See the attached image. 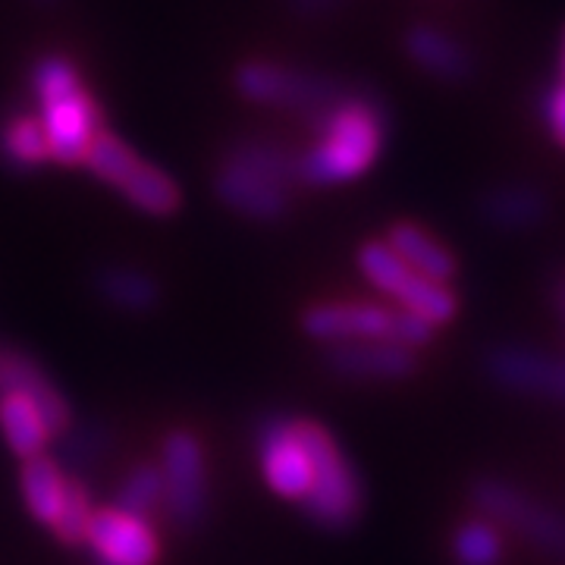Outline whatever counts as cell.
<instances>
[{
    "label": "cell",
    "mask_w": 565,
    "mask_h": 565,
    "mask_svg": "<svg viewBox=\"0 0 565 565\" xmlns=\"http://www.w3.org/2000/svg\"><path fill=\"white\" fill-rule=\"evenodd\" d=\"M311 122L321 139L299 161V180L311 185L355 180L377 161L384 141V114L374 102L340 95L333 104L315 110Z\"/></svg>",
    "instance_id": "cell-1"
},
{
    "label": "cell",
    "mask_w": 565,
    "mask_h": 565,
    "mask_svg": "<svg viewBox=\"0 0 565 565\" xmlns=\"http://www.w3.org/2000/svg\"><path fill=\"white\" fill-rule=\"evenodd\" d=\"M299 180V161L267 141H243L236 145L221 173L217 195L255 221H277L289 211V185Z\"/></svg>",
    "instance_id": "cell-2"
},
{
    "label": "cell",
    "mask_w": 565,
    "mask_h": 565,
    "mask_svg": "<svg viewBox=\"0 0 565 565\" xmlns=\"http://www.w3.org/2000/svg\"><path fill=\"white\" fill-rule=\"evenodd\" d=\"M302 330L311 340L330 345L399 343L405 349H418L430 343L437 327L405 308L390 311L384 305L371 302H327L305 311Z\"/></svg>",
    "instance_id": "cell-3"
},
{
    "label": "cell",
    "mask_w": 565,
    "mask_h": 565,
    "mask_svg": "<svg viewBox=\"0 0 565 565\" xmlns=\"http://www.w3.org/2000/svg\"><path fill=\"white\" fill-rule=\"evenodd\" d=\"M296 427L311 456V490L302 500L305 512L330 531L349 527L362 512V484L355 468L345 462L343 449L327 427L315 422H296Z\"/></svg>",
    "instance_id": "cell-4"
},
{
    "label": "cell",
    "mask_w": 565,
    "mask_h": 565,
    "mask_svg": "<svg viewBox=\"0 0 565 565\" xmlns=\"http://www.w3.org/2000/svg\"><path fill=\"white\" fill-rule=\"evenodd\" d=\"M359 267L367 280L381 292L393 296L399 308L418 315L434 327H444L459 315V296L449 289V282H437L422 277L390 248L386 243H367L359 252Z\"/></svg>",
    "instance_id": "cell-5"
},
{
    "label": "cell",
    "mask_w": 565,
    "mask_h": 565,
    "mask_svg": "<svg viewBox=\"0 0 565 565\" xmlns=\"http://www.w3.org/2000/svg\"><path fill=\"white\" fill-rule=\"evenodd\" d=\"M475 505L493 525H509L531 544L544 546V550H565L563 515L546 509L541 500L527 497L522 487L500 481V478H481L475 484Z\"/></svg>",
    "instance_id": "cell-6"
},
{
    "label": "cell",
    "mask_w": 565,
    "mask_h": 565,
    "mask_svg": "<svg viewBox=\"0 0 565 565\" xmlns=\"http://www.w3.org/2000/svg\"><path fill=\"white\" fill-rule=\"evenodd\" d=\"M163 503L173 522L195 527L202 522L207 503V471L202 444L189 430H173L163 440Z\"/></svg>",
    "instance_id": "cell-7"
},
{
    "label": "cell",
    "mask_w": 565,
    "mask_h": 565,
    "mask_svg": "<svg viewBox=\"0 0 565 565\" xmlns=\"http://www.w3.org/2000/svg\"><path fill=\"white\" fill-rule=\"evenodd\" d=\"M236 88L243 92L248 102L277 104V107H296V110H321L333 104L343 92L340 85L321 76H308L289 66L277 63H245L236 73Z\"/></svg>",
    "instance_id": "cell-8"
},
{
    "label": "cell",
    "mask_w": 565,
    "mask_h": 565,
    "mask_svg": "<svg viewBox=\"0 0 565 565\" xmlns=\"http://www.w3.org/2000/svg\"><path fill=\"white\" fill-rule=\"evenodd\" d=\"M41 129L47 141V158L57 163H82L92 139L102 132V110L82 88L66 95L61 102L41 107Z\"/></svg>",
    "instance_id": "cell-9"
},
{
    "label": "cell",
    "mask_w": 565,
    "mask_h": 565,
    "mask_svg": "<svg viewBox=\"0 0 565 565\" xmlns=\"http://www.w3.org/2000/svg\"><path fill=\"white\" fill-rule=\"evenodd\" d=\"M258 449H262V468L270 490H277L292 503H302L311 490V456L299 437L296 422L277 418L267 424Z\"/></svg>",
    "instance_id": "cell-10"
},
{
    "label": "cell",
    "mask_w": 565,
    "mask_h": 565,
    "mask_svg": "<svg viewBox=\"0 0 565 565\" xmlns=\"http://www.w3.org/2000/svg\"><path fill=\"white\" fill-rule=\"evenodd\" d=\"M85 544L95 550L102 565H154L158 563V537L136 515L122 509H102L92 515Z\"/></svg>",
    "instance_id": "cell-11"
},
{
    "label": "cell",
    "mask_w": 565,
    "mask_h": 565,
    "mask_svg": "<svg viewBox=\"0 0 565 565\" xmlns=\"http://www.w3.org/2000/svg\"><path fill=\"white\" fill-rule=\"evenodd\" d=\"M487 371L509 390L565 399V359L546 355L541 349H522V345L493 349L487 359Z\"/></svg>",
    "instance_id": "cell-12"
},
{
    "label": "cell",
    "mask_w": 565,
    "mask_h": 565,
    "mask_svg": "<svg viewBox=\"0 0 565 565\" xmlns=\"http://www.w3.org/2000/svg\"><path fill=\"white\" fill-rule=\"evenodd\" d=\"M327 367L355 381H403L418 367V359L415 349L399 343H340L327 349Z\"/></svg>",
    "instance_id": "cell-13"
},
{
    "label": "cell",
    "mask_w": 565,
    "mask_h": 565,
    "mask_svg": "<svg viewBox=\"0 0 565 565\" xmlns=\"http://www.w3.org/2000/svg\"><path fill=\"white\" fill-rule=\"evenodd\" d=\"M0 390H17L22 396H29L32 403L39 405L44 422L51 427V434H61L70 427L73 415L70 405L63 399V393L51 384V377L41 371L32 359H25L20 352H3L0 355Z\"/></svg>",
    "instance_id": "cell-14"
},
{
    "label": "cell",
    "mask_w": 565,
    "mask_h": 565,
    "mask_svg": "<svg viewBox=\"0 0 565 565\" xmlns=\"http://www.w3.org/2000/svg\"><path fill=\"white\" fill-rule=\"evenodd\" d=\"M405 54L444 82H465L475 73L471 51L434 25H415L405 35Z\"/></svg>",
    "instance_id": "cell-15"
},
{
    "label": "cell",
    "mask_w": 565,
    "mask_h": 565,
    "mask_svg": "<svg viewBox=\"0 0 565 565\" xmlns=\"http://www.w3.org/2000/svg\"><path fill=\"white\" fill-rule=\"evenodd\" d=\"M386 245L403 258L412 270H418L422 277L437 282H449L459 274L456 255L446 248L434 233H427L418 223H393Z\"/></svg>",
    "instance_id": "cell-16"
},
{
    "label": "cell",
    "mask_w": 565,
    "mask_h": 565,
    "mask_svg": "<svg viewBox=\"0 0 565 565\" xmlns=\"http://www.w3.org/2000/svg\"><path fill=\"white\" fill-rule=\"evenodd\" d=\"M0 430L20 459L41 456L47 440H51V427L44 422L39 405L17 390L0 393Z\"/></svg>",
    "instance_id": "cell-17"
},
{
    "label": "cell",
    "mask_w": 565,
    "mask_h": 565,
    "mask_svg": "<svg viewBox=\"0 0 565 565\" xmlns=\"http://www.w3.org/2000/svg\"><path fill=\"white\" fill-rule=\"evenodd\" d=\"M481 217L497 230H531L546 217V195L525 182L500 185L481 199Z\"/></svg>",
    "instance_id": "cell-18"
},
{
    "label": "cell",
    "mask_w": 565,
    "mask_h": 565,
    "mask_svg": "<svg viewBox=\"0 0 565 565\" xmlns=\"http://www.w3.org/2000/svg\"><path fill=\"white\" fill-rule=\"evenodd\" d=\"M66 487L70 481L63 478L61 465L54 462L51 456H32L22 465V497L29 512L39 519L41 525H54L61 515L63 500H66Z\"/></svg>",
    "instance_id": "cell-19"
},
{
    "label": "cell",
    "mask_w": 565,
    "mask_h": 565,
    "mask_svg": "<svg viewBox=\"0 0 565 565\" xmlns=\"http://www.w3.org/2000/svg\"><path fill=\"white\" fill-rule=\"evenodd\" d=\"M98 292L110 305H117L129 315H141V311H151L158 299H161V289L154 277H148L145 270L136 267H104L98 274Z\"/></svg>",
    "instance_id": "cell-20"
},
{
    "label": "cell",
    "mask_w": 565,
    "mask_h": 565,
    "mask_svg": "<svg viewBox=\"0 0 565 565\" xmlns=\"http://www.w3.org/2000/svg\"><path fill=\"white\" fill-rule=\"evenodd\" d=\"M120 192L126 195V202L136 204L145 214H154V217H167V214H173L180 207L177 182L170 180L163 170L145 161L122 180Z\"/></svg>",
    "instance_id": "cell-21"
},
{
    "label": "cell",
    "mask_w": 565,
    "mask_h": 565,
    "mask_svg": "<svg viewBox=\"0 0 565 565\" xmlns=\"http://www.w3.org/2000/svg\"><path fill=\"white\" fill-rule=\"evenodd\" d=\"M452 556L459 565H503V534L490 519H471L452 537Z\"/></svg>",
    "instance_id": "cell-22"
},
{
    "label": "cell",
    "mask_w": 565,
    "mask_h": 565,
    "mask_svg": "<svg viewBox=\"0 0 565 565\" xmlns=\"http://www.w3.org/2000/svg\"><path fill=\"white\" fill-rule=\"evenodd\" d=\"M0 154L17 170L47 161V141L39 117H13L0 132Z\"/></svg>",
    "instance_id": "cell-23"
},
{
    "label": "cell",
    "mask_w": 565,
    "mask_h": 565,
    "mask_svg": "<svg viewBox=\"0 0 565 565\" xmlns=\"http://www.w3.org/2000/svg\"><path fill=\"white\" fill-rule=\"evenodd\" d=\"M88 163V170L98 177V180L110 182V185H117L120 189L122 180L139 167V154L126 145L117 136H110V132H98L92 145H88V151H85V161Z\"/></svg>",
    "instance_id": "cell-24"
},
{
    "label": "cell",
    "mask_w": 565,
    "mask_h": 565,
    "mask_svg": "<svg viewBox=\"0 0 565 565\" xmlns=\"http://www.w3.org/2000/svg\"><path fill=\"white\" fill-rule=\"evenodd\" d=\"M158 503H163V478L161 468L154 465H139L129 478H126V487L120 493V505L126 515H136L141 522H148V515L158 509Z\"/></svg>",
    "instance_id": "cell-25"
},
{
    "label": "cell",
    "mask_w": 565,
    "mask_h": 565,
    "mask_svg": "<svg viewBox=\"0 0 565 565\" xmlns=\"http://www.w3.org/2000/svg\"><path fill=\"white\" fill-rule=\"evenodd\" d=\"M79 85V73L73 70V63L63 61V57H44V61L35 63V70H32V92H35V98L39 104H54L66 98V95H73Z\"/></svg>",
    "instance_id": "cell-26"
},
{
    "label": "cell",
    "mask_w": 565,
    "mask_h": 565,
    "mask_svg": "<svg viewBox=\"0 0 565 565\" xmlns=\"http://www.w3.org/2000/svg\"><path fill=\"white\" fill-rule=\"evenodd\" d=\"M92 515H95V509H92V500H88L85 487L76 484V481H70L61 515H57V522L51 527H54V534L61 537L63 544L79 546L85 544V531H88Z\"/></svg>",
    "instance_id": "cell-27"
},
{
    "label": "cell",
    "mask_w": 565,
    "mask_h": 565,
    "mask_svg": "<svg viewBox=\"0 0 565 565\" xmlns=\"http://www.w3.org/2000/svg\"><path fill=\"white\" fill-rule=\"evenodd\" d=\"M546 120H550V129H553L556 141L565 145V82L556 85V92L546 102Z\"/></svg>",
    "instance_id": "cell-28"
},
{
    "label": "cell",
    "mask_w": 565,
    "mask_h": 565,
    "mask_svg": "<svg viewBox=\"0 0 565 565\" xmlns=\"http://www.w3.org/2000/svg\"><path fill=\"white\" fill-rule=\"evenodd\" d=\"M340 0H292V7L305 13V17H323L327 10H333Z\"/></svg>",
    "instance_id": "cell-29"
},
{
    "label": "cell",
    "mask_w": 565,
    "mask_h": 565,
    "mask_svg": "<svg viewBox=\"0 0 565 565\" xmlns=\"http://www.w3.org/2000/svg\"><path fill=\"white\" fill-rule=\"evenodd\" d=\"M553 305H556V315H559L565 323V274H559L556 282H553Z\"/></svg>",
    "instance_id": "cell-30"
},
{
    "label": "cell",
    "mask_w": 565,
    "mask_h": 565,
    "mask_svg": "<svg viewBox=\"0 0 565 565\" xmlns=\"http://www.w3.org/2000/svg\"><path fill=\"white\" fill-rule=\"evenodd\" d=\"M559 73H563V82H565V35H563V57H559Z\"/></svg>",
    "instance_id": "cell-31"
},
{
    "label": "cell",
    "mask_w": 565,
    "mask_h": 565,
    "mask_svg": "<svg viewBox=\"0 0 565 565\" xmlns=\"http://www.w3.org/2000/svg\"><path fill=\"white\" fill-rule=\"evenodd\" d=\"M41 3H51V0H41Z\"/></svg>",
    "instance_id": "cell-32"
}]
</instances>
